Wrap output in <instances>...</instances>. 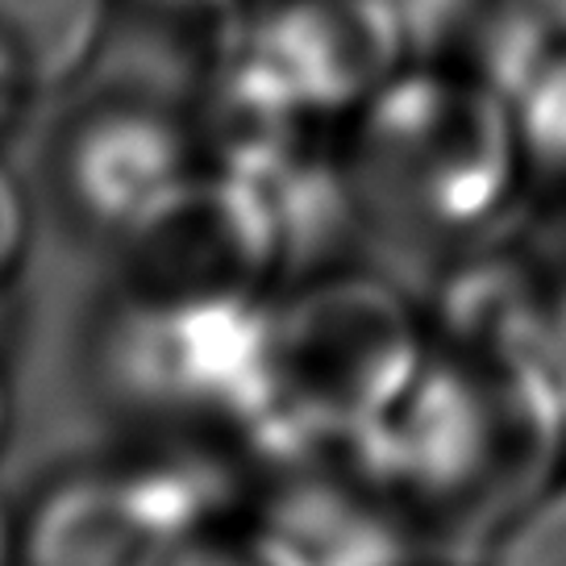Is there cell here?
Returning a JSON list of instances; mask_svg holds the SVG:
<instances>
[{"label":"cell","instance_id":"9a60e30c","mask_svg":"<svg viewBox=\"0 0 566 566\" xmlns=\"http://www.w3.org/2000/svg\"><path fill=\"white\" fill-rule=\"evenodd\" d=\"M13 554H18V530H13V516H9V509L0 504V566L13 563Z\"/></svg>","mask_w":566,"mask_h":566},{"label":"cell","instance_id":"4fadbf2b","mask_svg":"<svg viewBox=\"0 0 566 566\" xmlns=\"http://www.w3.org/2000/svg\"><path fill=\"white\" fill-rule=\"evenodd\" d=\"M30 238V221H25V200H21L13 176L0 167V283L9 280V271L18 266L21 250Z\"/></svg>","mask_w":566,"mask_h":566},{"label":"cell","instance_id":"5b68a950","mask_svg":"<svg viewBox=\"0 0 566 566\" xmlns=\"http://www.w3.org/2000/svg\"><path fill=\"white\" fill-rule=\"evenodd\" d=\"M113 250V296L163 308H254L292 266L263 188L212 163H196Z\"/></svg>","mask_w":566,"mask_h":566},{"label":"cell","instance_id":"3957f363","mask_svg":"<svg viewBox=\"0 0 566 566\" xmlns=\"http://www.w3.org/2000/svg\"><path fill=\"white\" fill-rule=\"evenodd\" d=\"M429 354L421 304L384 275L325 266L283 287L263 325V421L250 442H358Z\"/></svg>","mask_w":566,"mask_h":566},{"label":"cell","instance_id":"277c9868","mask_svg":"<svg viewBox=\"0 0 566 566\" xmlns=\"http://www.w3.org/2000/svg\"><path fill=\"white\" fill-rule=\"evenodd\" d=\"M247 495L217 454L155 450L138 462L75 467L46 483L18 530L25 566H176L226 525V500Z\"/></svg>","mask_w":566,"mask_h":566},{"label":"cell","instance_id":"8fae6325","mask_svg":"<svg viewBox=\"0 0 566 566\" xmlns=\"http://www.w3.org/2000/svg\"><path fill=\"white\" fill-rule=\"evenodd\" d=\"M488 566H566V475L488 546Z\"/></svg>","mask_w":566,"mask_h":566},{"label":"cell","instance_id":"ba28073f","mask_svg":"<svg viewBox=\"0 0 566 566\" xmlns=\"http://www.w3.org/2000/svg\"><path fill=\"white\" fill-rule=\"evenodd\" d=\"M238 38L301 108L346 125L412 63L391 0H259Z\"/></svg>","mask_w":566,"mask_h":566},{"label":"cell","instance_id":"8992f818","mask_svg":"<svg viewBox=\"0 0 566 566\" xmlns=\"http://www.w3.org/2000/svg\"><path fill=\"white\" fill-rule=\"evenodd\" d=\"M254 521L304 566H417L421 546L358 442H250Z\"/></svg>","mask_w":566,"mask_h":566},{"label":"cell","instance_id":"30bf717a","mask_svg":"<svg viewBox=\"0 0 566 566\" xmlns=\"http://www.w3.org/2000/svg\"><path fill=\"white\" fill-rule=\"evenodd\" d=\"M525 212L566 247V59L516 96Z\"/></svg>","mask_w":566,"mask_h":566},{"label":"cell","instance_id":"6da1fadb","mask_svg":"<svg viewBox=\"0 0 566 566\" xmlns=\"http://www.w3.org/2000/svg\"><path fill=\"white\" fill-rule=\"evenodd\" d=\"M363 446L421 554L454 558L492 546L563 475L566 408L516 354L429 342Z\"/></svg>","mask_w":566,"mask_h":566},{"label":"cell","instance_id":"7c38bea8","mask_svg":"<svg viewBox=\"0 0 566 566\" xmlns=\"http://www.w3.org/2000/svg\"><path fill=\"white\" fill-rule=\"evenodd\" d=\"M176 566H304L280 537L259 525H221L184 549Z\"/></svg>","mask_w":566,"mask_h":566},{"label":"cell","instance_id":"52a82bcc","mask_svg":"<svg viewBox=\"0 0 566 566\" xmlns=\"http://www.w3.org/2000/svg\"><path fill=\"white\" fill-rule=\"evenodd\" d=\"M200 163L192 122L159 96L105 92L59 125L51 146V184L80 230L122 242L167 188Z\"/></svg>","mask_w":566,"mask_h":566},{"label":"cell","instance_id":"9c48e42d","mask_svg":"<svg viewBox=\"0 0 566 566\" xmlns=\"http://www.w3.org/2000/svg\"><path fill=\"white\" fill-rule=\"evenodd\" d=\"M125 0H0V42L34 92L67 88L101 51Z\"/></svg>","mask_w":566,"mask_h":566},{"label":"cell","instance_id":"5bb4252c","mask_svg":"<svg viewBox=\"0 0 566 566\" xmlns=\"http://www.w3.org/2000/svg\"><path fill=\"white\" fill-rule=\"evenodd\" d=\"M30 96H34L30 75H25V67L18 63V54L0 42V129L18 117V108L25 105Z\"/></svg>","mask_w":566,"mask_h":566},{"label":"cell","instance_id":"7a4b0ae2","mask_svg":"<svg viewBox=\"0 0 566 566\" xmlns=\"http://www.w3.org/2000/svg\"><path fill=\"white\" fill-rule=\"evenodd\" d=\"M342 159L391 247L454 254L525 209L516 96L467 63L412 59L342 125Z\"/></svg>","mask_w":566,"mask_h":566},{"label":"cell","instance_id":"2e32d148","mask_svg":"<svg viewBox=\"0 0 566 566\" xmlns=\"http://www.w3.org/2000/svg\"><path fill=\"white\" fill-rule=\"evenodd\" d=\"M4 417H9V396H4V379H0V433H4Z\"/></svg>","mask_w":566,"mask_h":566}]
</instances>
